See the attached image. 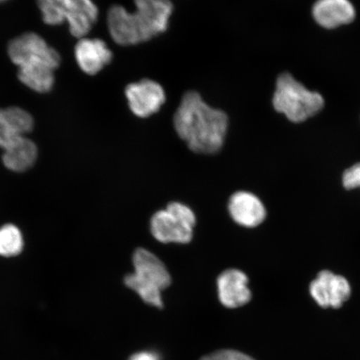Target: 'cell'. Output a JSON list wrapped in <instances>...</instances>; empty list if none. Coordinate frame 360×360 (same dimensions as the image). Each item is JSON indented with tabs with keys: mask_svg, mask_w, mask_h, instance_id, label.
I'll list each match as a JSON object with an SVG mask.
<instances>
[{
	"mask_svg": "<svg viewBox=\"0 0 360 360\" xmlns=\"http://www.w3.org/2000/svg\"><path fill=\"white\" fill-rule=\"evenodd\" d=\"M34 119L19 107L0 110V148H4L20 136L32 131Z\"/></svg>",
	"mask_w": 360,
	"mask_h": 360,
	"instance_id": "cell-14",
	"label": "cell"
},
{
	"mask_svg": "<svg viewBox=\"0 0 360 360\" xmlns=\"http://www.w3.org/2000/svg\"><path fill=\"white\" fill-rule=\"evenodd\" d=\"M37 4L45 24L68 22L75 38L85 37L98 20V10L92 0H37Z\"/></svg>",
	"mask_w": 360,
	"mask_h": 360,
	"instance_id": "cell-5",
	"label": "cell"
},
{
	"mask_svg": "<svg viewBox=\"0 0 360 360\" xmlns=\"http://www.w3.org/2000/svg\"><path fill=\"white\" fill-rule=\"evenodd\" d=\"M175 131L197 154L214 155L221 150L229 128L228 116L205 103L199 93L184 94L174 116Z\"/></svg>",
	"mask_w": 360,
	"mask_h": 360,
	"instance_id": "cell-1",
	"label": "cell"
},
{
	"mask_svg": "<svg viewBox=\"0 0 360 360\" xmlns=\"http://www.w3.org/2000/svg\"><path fill=\"white\" fill-rule=\"evenodd\" d=\"M8 55L19 67L18 76L22 84L37 93H48L55 84V70L60 56L35 33H25L11 40Z\"/></svg>",
	"mask_w": 360,
	"mask_h": 360,
	"instance_id": "cell-3",
	"label": "cell"
},
{
	"mask_svg": "<svg viewBox=\"0 0 360 360\" xmlns=\"http://www.w3.org/2000/svg\"><path fill=\"white\" fill-rule=\"evenodd\" d=\"M25 249V237L21 229L13 224L0 226V256L15 258Z\"/></svg>",
	"mask_w": 360,
	"mask_h": 360,
	"instance_id": "cell-16",
	"label": "cell"
},
{
	"mask_svg": "<svg viewBox=\"0 0 360 360\" xmlns=\"http://www.w3.org/2000/svg\"><path fill=\"white\" fill-rule=\"evenodd\" d=\"M343 186L348 191L360 188V163L345 170L343 175Z\"/></svg>",
	"mask_w": 360,
	"mask_h": 360,
	"instance_id": "cell-18",
	"label": "cell"
},
{
	"mask_svg": "<svg viewBox=\"0 0 360 360\" xmlns=\"http://www.w3.org/2000/svg\"><path fill=\"white\" fill-rule=\"evenodd\" d=\"M249 278L241 270L229 269L219 274L217 278V290L220 303L224 307L236 309L250 302L251 291Z\"/></svg>",
	"mask_w": 360,
	"mask_h": 360,
	"instance_id": "cell-10",
	"label": "cell"
},
{
	"mask_svg": "<svg viewBox=\"0 0 360 360\" xmlns=\"http://www.w3.org/2000/svg\"><path fill=\"white\" fill-rule=\"evenodd\" d=\"M200 360H255L240 351L233 349H221L215 351L201 358Z\"/></svg>",
	"mask_w": 360,
	"mask_h": 360,
	"instance_id": "cell-17",
	"label": "cell"
},
{
	"mask_svg": "<svg viewBox=\"0 0 360 360\" xmlns=\"http://www.w3.org/2000/svg\"><path fill=\"white\" fill-rule=\"evenodd\" d=\"M310 295L323 308H340L351 295L349 283L341 276L323 270L310 283Z\"/></svg>",
	"mask_w": 360,
	"mask_h": 360,
	"instance_id": "cell-9",
	"label": "cell"
},
{
	"mask_svg": "<svg viewBox=\"0 0 360 360\" xmlns=\"http://www.w3.org/2000/svg\"><path fill=\"white\" fill-rule=\"evenodd\" d=\"M229 213L233 221L240 226L255 228L266 218V210L259 198L247 191H238L231 197Z\"/></svg>",
	"mask_w": 360,
	"mask_h": 360,
	"instance_id": "cell-11",
	"label": "cell"
},
{
	"mask_svg": "<svg viewBox=\"0 0 360 360\" xmlns=\"http://www.w3.org/2000/svg\"><path fill=\"white\" fill-rule=\"evenodd\" d=\"M196 217L190 207L171 202L164 210L158 211L150 219V231L163 244H188L192 240Z\"/></svg>",
	"mask_w": 360,
	"mask_h": 360,
	"instance_id": "cell-7",
	"label": "cell"
},
{
	"mask_svg": "<svg viewBox=\"0 0 360 360\" xmlns=\"http://www.w3.org/2000/svg\"><path fill=\"white\" fill-rule=\"evenodd\" d=\"M2 161L7 169L22 173L32 168L38 159V148L26 136H20L4 148Z\"/></svg>",
	"mask_w": 360,
	"mask_h": 360,
	"instance_id": "cell-15",
	"label": "cell"
},
{
	"mask_svg": "<svg viewBox=\"0 0 360 360\" xmlns=\"http://www.w3.org/2000/svg\"><path fill=\"white\" fill-rule=\"evenodd\" d=\"M135 11L112 6L108 30L116 44L128 46L148 41L168 29L174 6L170 0H134Z\"/></svg>",
	"mask_w": 360,
	"mask_h": 360,
	"instance_id": "cell-2",
	"label": "cell"
},
{
	"mask_svg": "<svg viewBox=\"0 0 360 360\" xmlns=\"http://www.w3.org/2000/svg\"><path fill=\"white\" fill-rule=\"evenodd\" d=\"M125 96L130 110L139 118L156 114L166 101L164 88L148 79L129 84L125 89Z\"/></svg>",
	"mask_w": 360,
	"mask_h": 360,
	"instance_id": "cell-8",
	"label": "cell"
},
{
	"mask_svg": "<svg viewBox=\"0 0 360 360\" xmlns=\"http://www.w3.org/2000/svg\"><path fill=\"white\" fill-rule=\"evenodd\" d=\"M133 265L134 271L125 276V285L136 292L143 302L163 308L162 292L171 283L164 263L150 251L139 248L134 253Z\"/></svg>",
	"mask_w": 360,
	"mask_h": 360,
	"instance_id": "cell-4",
	"label": "cell"
},
{
	"mask_svg": "<svg viewBox=\"0 0 360 360\" xmlns=\"http://www.w3.org/2000/svg\"><path fill=\"white\" fill-rule=\"evenodd\" d=\"M313 16L319 25L326 29L349 24L355 18V10L349 0H318Z\"/></svg>",
	"mask_w": 360,
	"mask_h": 360,
	"instance_id": "cell-13",
	"label": "cell"
},
{
	"mask_svg": "<svg viewBox=\"0 0 360 360\" xmlns=\"http://www.w3.org/2000/svg\"><path fill=\"white\" fill-rule=\"evenodd\" d=\"M7 0H0V3L6 2Z\"/></svg>",
	"mask_w": 360,
	"mask_h": 360,
	"instance_id": "cell-20",
	"label": "cell"
},
{
	"mask_svg": "<svg viewBox=\"0 0 360 360\" xmlns=\"http://www.w3.org/2000/svg\"><path fill=\"white\" fill-rule=\"evenodd\" d=\"M321 94L309 91L290 74L278 77L273 98L274 109L292 122L300 123L316 115L323 106Z\"/></svg>",
	"mask_w": 360,
	"mask_h": 360,
	"instance_id": "cell-6",
	"label": "cell"
},
{
	"mask_svg": "<svg viewBox=\"0 0 360 360\" xmlns=\"http://www.w3.org/2000/svg\"><path fill=\"white\" fill-rule=\"evenodd\" d=\"M75 56L84 73L96 75L110 64L112 53L103 40L84 37L75 45Z\"/></svg>",
	"mask_w": 360,
	"mask_h": 360,
	"instance_id": "cell-12",
	"label": "cell"
},
{
	"mask_svg": "<svg viewBox=\"0 0 360 360\" xmlns=\"http://www.w3.org/2000/svg\"><path fill=\"white\" fill-rule=\"evenodd\" d=\"M128 360H161V357L155 351L146 350L132 354Z\"/></svg>",
	"mask_w": 360,
	"mask_h": 360,
	"instance_id": "cell-19",
	"label": "cell"
}]
</instances>
